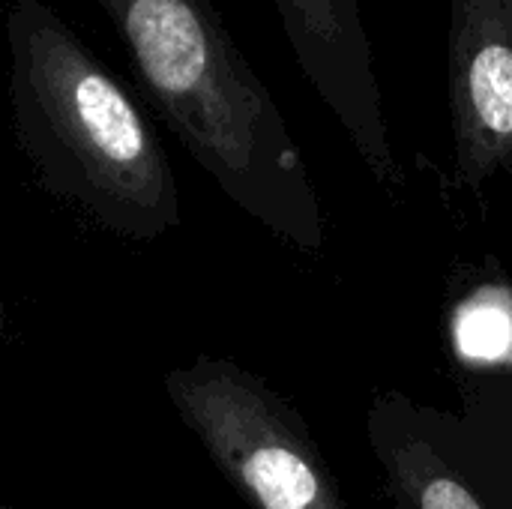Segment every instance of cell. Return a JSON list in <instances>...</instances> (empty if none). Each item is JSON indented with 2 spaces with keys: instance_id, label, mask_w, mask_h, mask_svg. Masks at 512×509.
Returning <instances> with one entry per match:
<instances>
[{
  "instance_id": "6da1fadb",
  "label": "cell",
  "mask_w": 512,
  "mask_h": 509,
  "mask_svg": "<svg viewBox=\"0 0 512 509\" xmlns=\"http://www.w3.org/2000/svg\"><path fill=\"white\" fill-rule=\"evenodd\" d=\"M141 90L231 204L303 252L324 210L276 99L210 0H96Z\"/></svg>"
},
{
  "instance_id": "7a4b0ae2",
  "label": "cell",
  "mask_w": 512,
  "mask_h": 509,
  "mask_svg": "<svg viewBox=\"0 0 512 509\" xmlns=\"http://www.w3.org/2000/svg\"><path fill=\"white\" fill-rule=\"evenodd\" d=\"M9 108L45 192L93 225L153 243L183 222L165 147L132 90L45 0L6 9Z\"/></svg>"
},
{
  "instance_id": "ba28073f",
  "label": "cell",
  "mask_w": 512,
  "mask_h": 509,
  "mask_svg": "<svg viewBox=\"0 0 512 509\" xmlns=\"http://www.w3.org/2000/svg\"><path fill=\"white\" fill-rule=\"evenodd\" d=\"M0 509H12V507H3V504H0Z\"/></svg>"
},
{
  "instance_id": "52a82bcc",
  "label": "cell",
  "mask_w": 512,
  "mask_h": 509,
  "mask_svg": "<svg viewBox=\"0 0 512 509\" xmlns=\"http://www.w3.org/2000/svg\"><path fill=\"white\" fill-rule=\"evenodd\" d=\"M3 324H6V303H3V297H0V330H3Z\"/></svg>"
},
{
  "instance_id": "277c9868",
  "label": "cell",
  "mask_w": 512,
  "mask_h": 509,
  "mask_svg": "<svg viewBox=\"0 0 512 509\" xmlns=\"http://www.w3.org/2000/svg\"><path fill=\"white\" fill-rule=\"evenodd\" d=\"M291 51L333 111L360 159L387 189L402 186L405 174L396 159L381 105L375 51L357 0H273Z\"/></svg>"
},
{
  "instance_id": "8992f818",
  "label": "cell",
  "mask_w": 512,
  "mask_h": 509,
  "mask_svg": "<svg viewBox=\"0 0 512 509\" xmlns=\"http://www.w3.org/2000/svg\"><path fill=\"white\" fill-rule=\"evenodd\" d=\"M369 432L399 509H489L426 438L393 420L387 399L375 405Z\"/></svg>"
},
{
  "instance_id": "5b68a950",
  "label": "cell",
  "mask_w": 512,
  "mask_h": 509,
  "mask_svg": "<svg viewBox=\"0 0 512 509\" xmlns=\"http://www.w3.org/2000/svg\"><path fill=\"white\" fill-rule=\"evenodd\" d=\"M447 72L456 177L483 189L512 171V0H450Z\"/></svg>"
},
{
  "instance_id": "3957f363",
  "label": "cell",
  "mask_w": 512,
  "mask_h": 509,
  "mask_svg": "<svg viewBox=\"0 0 512 509\" xmlns=\"http://www.w3.org/2000/svg\"><path fill=\"white\" fill-rule=\"evenodd\" d=\"M165 396L249 509H348L303 417L255 372L198 354L165 375Z\"/></svg>"
}]
</instances>
